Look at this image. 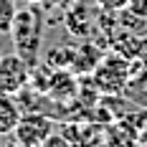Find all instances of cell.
Returning <instances> with one entry per match:
<instances>
[{"mask_svg": "<svg viewBox=\"0 0 147 147\" xmlns=\"http://www.w3.org/2000/svg\"><path fill=\"white\" fill-rule=\"evenodd\" d=\"M41 36H43V20H41V10L33 5L18 8L10 26V38H13L15 53L26 63H36L38 61V48H41Z\"/></svg>", "mask_w": 147, "mask_h": 147, "instance_id": "obj_1", "label": "cell"}, {"mask_svg": "<svg viewBox=\"0 0 147 147\" xmlns=\"http://www.w3.org/2000/svg\"><path fill=\"white\" fill-rule=\"evenodd\" d=\"M94 84H96V89L102 94H119L129 84V66H127V61L119 59V56L99 61V66L94 69Z\"/></svg>", "mask_w": 147, "mask_h": 147, "instance_id": "obj_2", "label": "cell"}, {"mask_svg": "<svg viewBox=\"0 0 147 147\" xmlns=\"http://www.w3.org/2000/svg\"><path fill=\"white\" fill-rule=\"evenodd\" d=\"M28 81H30V69L18 53L0 56V94L15 96L18 91H23V86Z\"/></svg>", "mask_w": 147, "mask_h": 147, "instance_id": "obj_3", "label": "cell"}, {"mask_svg": "<svg viewBox=\"0 0 147 147\" xmlns=\"http://www.w3.org/2000/svg\"><path fill=\"white\" fill-rule=\"evenodd\" d=\"M51 132H53V124H51L48 117H43V114H28V117H20L13 137L20 147H41Z\"/></svg>", "mask_w": 147, "mask_h": 147, "instance_id": "obj_4", "label": "cell"}, {"mask_svg": "<svg viewBox=\"0 0 147 147\" xmlns=\"http://www.w3.org/2000/svg\"><path fill=\"white\" fill-rule=\"evenodd\" d=\"M23 117L20 104L15 102L10 94H0V137H8L15 132L18 122Z\"/></svg>", "mask_w": 147, "mask_h": 147, "instance_id": "obj_5", "label": "cell"}, {"mask_svg": "<svg viewBox=\"0 0 147 147\" xmlns=\"http://www.w3.org/2000/svg\"><path fill=\"white\" fill-rule=\"evenodd\" d=\"M99 51L91 48V46H84L81 51H74V61H71V69L76 74H91L96 66H99Z\"/></svg>", "mask_w": 147, "mask_h": 147, "instance_id": "obj_6", "label": "cell"}, {"mask_svg": "<svg viewBox=\"0 0 147 147\" xmlns=\"http://www.w3.org/2000/svg\"><path fill=\"white\" fill-rule=\"evenodd\" d=\"M15 13H18V0H0V33H10Z\"/></svg>", "mask_w": 147, "mask_h": 147, "instance_id": "obj_7", "label": "cell"}, {"mask_svg": "<svg viewBox=\"0 0 147 147\" xmlns=\"http://www.w3.org/2000/svg\"><path fill=\"white\" fill-rule=\"evenodd\" d=\"M71 61H74V51L71 48H53V51L48 53V63L56 66V69H69Z\"/></svg>", "mask_w": 147, "mask_h": 147, "instance_id": "obj_8", "label": "cell"}, {"mask_svg": "<svg viewBox=\"0 0 147 147\" xmlns=\"http://www.w3.org/2000/svg\"><path fill=\"white\" fill-rule=\"evenodd\" d=\"M96 5L107 13H117V10H124L129 5V0H96Z\"/></svg>", "mask_w": 147, "mask_h": 147, "instance_id": "obj_9", "label": "cell"}, {"mask_svg": "<svg viewBox=\"0 0 147 147\" xmlns=\"http://www.w3.org/2000/svg\"><path fill=\"white\" fill-rule=\"evenodd\" d=\"M41 147H66V142L61 140L59 134H48V137H46V142H43Z\"/></svg>", "mask_w": 147, "mask_h": 147, "instance_id": "obj_10", "label": "cell"}, {"mask_svg": "<svg viewBox=\"0 0 147 147\" xmlns=\"http://www.w3.org/2000/svg\"><path fill=\"white\" fill-rule=\"evenodd\" d=\"M18 3H23V5H33V3H38V0H18Z\"/></svg>", "mask_w": 147, "mask_h": 147, "instance_id": "obj_11", "label": "cell"}, {"mask_svg": "<svg viewBox=\"0 0 147 147\" xmlns=\"http://www.w3.org/2000/svg\"><path fill=\"white\" fill-rule=\"evenodd\" d=\"M145 147H147V145H145Z\"/></svg>", "mask_w": 147, "mask_h": 147, "instance_id": "obj_12", "label": "cell"}]
</instances>
